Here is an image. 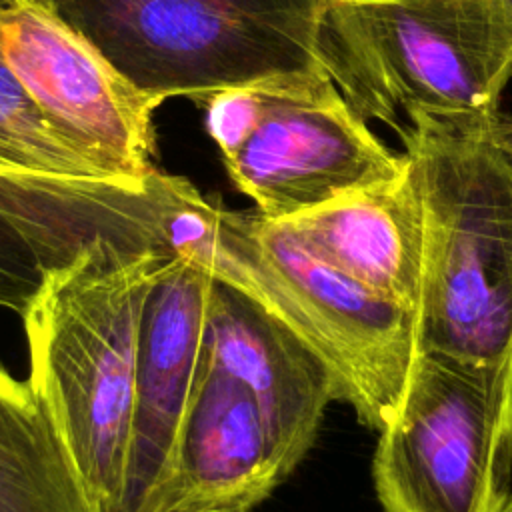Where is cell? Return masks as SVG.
<instances>
[{"label":"cell","instance_id":"8fae6325","mask_svg":"<svg viewBox=\"0 0 512 512\" xmlns=\"http://www.w3.org/2000/svg\"><path fill=\"white\" fill-rule=\"evenodd\" d=\"M208 342L212 364L254 396L288 478L314 444L326 406L336 400L326 366L258 300L216 276Z\"/></svg>","mask_w":512,"mask_h":512},{"label":"cell","instance_id":"5b68a950","mask_svg":"<svg viewBox=\"0 0 512 512\" xmlns=\"http://www.w3.org/2000/svg\"><path fill=\"white\" fill-rule=\"evenodd\" d=\"M138 92L208 100L260 80L324 70V0H38Z\"/></svg>","mask_w":512,"mask_h":512},{"label":"cell","instance_id":"30bf717a","mask_svg":"<svg viewBox=\"0 0 512 512\" xmlns=\"http://www.w3.org/2000/svg\"><path fill=\"white\" fill-rule=\"evenodd\" d=\"M162 214L156 186L0 170V306L22 316L48 272L96 240L150 246Z\"/></svg>","mask_w":512,"mask_h":512},{"label":"cell","instance_id":"277c9868","mask_svg":"<svg viewBox=\"0 0 512 512\" xmlns=\"http://www.w3.org/2000/svg\"><path fill=\"white\" fill-rule=\"evenodd\" d=\"M400 138L422 210L418 350L512 362V160L424 116Z\"/></svg>","mask_w":512,"mask_h":512},{"label":"cell","instance_id":"7a4b0ae2","mask_svg":"<svg viewBox=\"0 0 512 512\" xmlns=\"http://www.w3.org/2000/svg\"><path fill=\"white\" fill-rule=\"evenodd\" d=\"M316 54L364 122L488 134L512 80V18L498 0H324Z\"/></svg>","mask_w":512,"mask_h":512},{"label":"cell","instance_id":"d6986e66","mask_svg":"<svg viewBox=\"0 0 512 512\" xmlns=\"http://www.w3.org/2000/svg\"><path fill=\"white\" fill-rule=\"evenodd\" d=\"M16 2H20V0H0V10H6L10 6H14Z\"/></svg>","mask_w":512,"mask_h":512},{"label":"cell","instance_id":"ba28073f","mask_svg":"<svg viewBox=\"0 0 512 512\" xmlns=\"http://www.w3.org/2000/svg\"><path fill=\"white\" fill-rule=\"evenodd\" d=\"M0 50L52 130L102 178L144 186L160 172L158 104L52 10L38 0L0 10Z\"/></svg>","mask_w":512,"mask_h":512},{"label":"cell","instance_id":"4fadbf2b","mask_svg":"<svg viewBox=\"0 0 512 512\" xmlns=\"http://www.w3.org/2000/svg\"><path fill=\"white\" fill-rule=\"evenodd\" d=\"M286 222L332 268L378 298L416 310L422 210L408 166L396 180L344 194Z\"/></svg>","mask_w":512,"mask_h":512},{"label":"cell","instance_id":"ac0fdd59","mask_svg":"<svg viewBox=\"0 0 512 512\" xmlns=\"http://www.w3.org/2000/svg\"><path fill=\"white\" fill-rule=\"evenodd\" d=\"M502 4V8L508 12V16L512 18V0H498Z\"/></svg>","mask_w":512,"mask_h":512},{"label":"cell","instance_id":"8992f818","mask_svg":"<svg viewBox=\"0 0 512 512\" xmlns=\"http://www.w3.org/2000/svg\"><path fill=\"white\" fill-rule=\"evenodd\" d=\"M206 126L256 212L286 220L406 172L326 70L286 74L212 94Z\"/></svg>","mask_w":512,"mask_h":512},{"label":"cell","instance_id":"52a82bcc","mask_svg":"<svg viewBox=\"0 0 512 512\" xmlns=\"http://www.w3.org/2000/svg\"><path fill=\"white\" fill-rule=\"evenodd\" d=\"M372 478L384 512H496L512 492V362L418 350Z\"/></svg>","mask_w":512,"mask_h":512},{"label":"cell","instance_id":"9a60e30c","mask_svg":"<svg viewBox=\"0 0 512 512\" xmlns=\"http://www.w3.org/2000/svg\"><path fill=\"white\" fill-rule=\"evenodd\" d=\"M0 170L72 180H106L52 130L30 92L6 62L2 50Z\"/></svg>","mask_w":512,"mask_h":512},{"label":"cell","instance_id":"5bb4252c","mask_svg":"<svg viewBox=\"0 0 512 512\" xmlns=\"http://www.w3.org/2000/svg\"><path fill=\"white\" fill-rule=\"evenodd\" d=\"M0 512H102L30 382L0 366Z\"/></svg>","mask_w":512,"mask_h":512},{"label":"cell","instance_id":"7c38bea8","mask_svg":"<svg viewBox=\"0 0 512 512\" xmlns=\"http://www.w3.org/2000/svg\"><path fill=\"white\" fill-rule=\"evenodd\" d=\"M284 480L254 396L210 364L182 434L168 512H252Z\"/></svg>","mask_w":512,"mask_h":512},{"label":"cell","instance_id":"3957f363","mask_svg":"<svg viewBox=\"0 0 512 512\" xmlns=\"http://www.w3.org/2000/svg\"><path fill=\"white\" fill-rule=\"evenodd\" d=\"M176 244L258 300L326 366L336 400L382 430L398 412L418 354L416 314L378 298L316 256L286 220L208 202Z\"/></svg>","mask_w":512,"mask_h":512},{"label":"cell","instance_id":"2e32d148","mask_svg":"<svg viewBox=\"0 0 512 512\" xmlns=\"http://www.w3.org/2000/svg\"><path fill=\"white\" fill-rule=\"evenodd\" d=\"M488 136L512 160V120L500 118V122L488 132Z\"/></svg>","mask_w":512,"mask_h":512},{"label":"cell","instance_id":"6da1fadb","mask_svg":"<svg viewBox=\"0 0 512 512\" xmlns=\"http://www.w3.org/2000/svg\"><path fill=\"white\" fill-rule=\"evenodd\" d=\"M174 252L96 240L50 270L22 314L28 382L102 512L122 508L142 312Z\"/></svg>","mask_w":512,"mask_h":512},{"label":"cell","instance_id":"e0dca14e","mask_svg":"<svg viewBox=\"0 0 512 512\" xmlns=\"http://www.w3.org/2000/svg\"><path fill=\"white\" fill-rule=\"evenodd\" d=\"M496 512H512V492H510V496L504 500V504Z\"/></svg>","mask_w":512,"mask_h":512},{"label":"cell","instance_id":"9c48e42d","mask_svg":"<svg viewBox=\"0 0 512 512\" xmlns=\"http://www.w3.org/2000/svg\"><path fill=\"white\" fill-rule=\"evenodd\" d=\"M212 290L206 262L190 246L176 244L142 312L120 512H168L182 434L212 364Z\"/></svg>","mask_w":512,"mask_h":512}]
</instances>
